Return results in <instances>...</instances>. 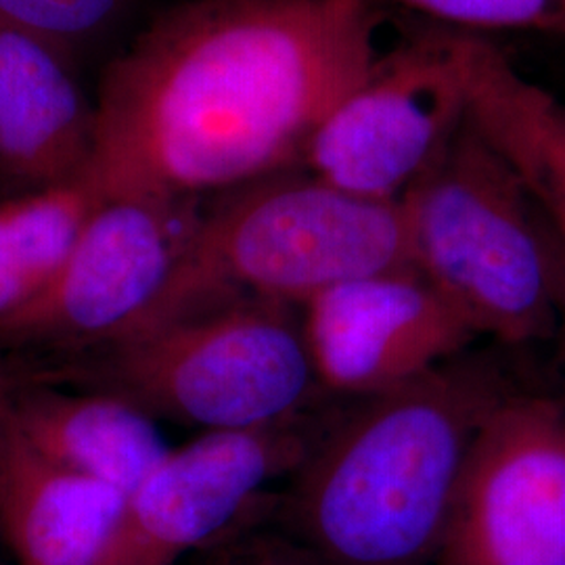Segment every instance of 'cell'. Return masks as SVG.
<instances>
[{
    "instance_id": "1",
    "label": "cell",
    "mask_w": 565,
    "mask_h": 565,
    "mask_svg": "<svg viewBox=\"0 0 565 565\" xmlns=\"http://www.w3.org/2000/svg\"><path fill=\"white\" fill-rule=\"evenodd\" d=\"M366 0H182L103 72L86 174L105 198L189 200L302 163L384 57Z\"/></svg>"
},
{
    "instance_id": "2",
    "label": "cell",
    "mask_w": 565,
    "mask_h": 565,
    "mask_svg": "<svg viewBox=\"0 0 565 565\" xmlns=\"http://www.w3.org/2000/svg\"><path fill=\"white\" fill-rule=\"evenodd\" d=\"M518 387L469 350L361 398L319 440L282 511L319 565H431L488 417Z\"/></svg>"
},
{
    "instance_id": "3",
    "label": "cell",
    "mask_w": 565,
    "mask_h": 565,
    "mask_svg": "<svg viewBox=\"0 0 565 565\" xmlns=\"http://www.w3.org/2000/svg\"><path fill=\"white\" fill-rule=\"evenodd\" d=\"M404 268L413 263L403 203L285 170L231 189L195 218L160 300L135 331L231 300L300 308L342 282Z\"/></svg>"
},
{
    "instance_id": "4",
    "label": "cell",
    "mask_w": 565,
    "mask_h": 565,
    "mask_svg": "<svg viewBox=\"0 0 565 565\" xmlns=\"http://www.w3.org/2000/svg\"><path fill=\"white\" fill-rule=\"evenodd\" d=\"M298 310L266 300L216 303L44 361L34 382L114 394L156 422L202 434L289 424L324 396Z\"/></svg>"
},
{
    "instance_id": "5",
    "label": "cell",
    "mask_w": 565,
    "mask_h": 565,
    "mask_svg": "<svg viewBox=\"0 0 565 565\" xmlns=\"http://www.w3.org/2000/svg\"><path fill=\"white\" fill-rule=\"evenodd\" d=\"M401 203L413 268L478 335L505 345L557 338L564 247L469 111Z\"/></svg>"
},
{
    "instance_id": "6",
    "label": "cell",
    "mask_w": 565,
    "mask_h": 565,
    "mask_svg": "<svg viewBox=\"0 0 565 565\" xmlns=\"http://www.w3.org/2000/svg\"><path fill=\"white\" fill-rule=\"evenodd\" d=\"M186 200L128 193L109 198L57 275L0 324V356H74L118 342L149 317L195 224Z\"/></svg>"
},
{
    "instance_id": "7",
    "label": "cell",
    "mask_w": 565,
    "mask_h": 565,
    "mask_svg": "<svg viewBox=\"0 0 565 565\" xmlns=\"http://www.w3.org/2000/svg\"><path fill=\"white\" fill-rule=\"evenodd\" d=\"M467 41L425 36L385 51L310 137L308 174L359 198L401 202L467 114Z\"/></svg>"
},
{
    "instance_id": "8",
    "label": "cell",
    "mask_w": 565,
    "mask_h": 565,
    "mask_svg": "<svg viewBox=\"0 0 565 565\" xmlns=\"http://www.w3.org/2000/svg\"><path fill=\"white\" fill-rule=\"evenodd\" d=\"M431 565H565V403L515 390L488 417Z\"/></svg>"
},
{
    "instance_id": "9",
    "label": "cell",
    "mask_w": 565,
    "mask_h": 565,
    "mask_svg": "<svg viewBox=\"0 0 565 565\" xmlns=\"http://www.w3.org/2000/svg\"><path fill=\"white\" fill-rule=\"evenodd\" d=\"M327 424L306 415L289 424L203 431L170 448L128 497L107 565H174L291 478Z\"/></svg>"
},
{
    "instance_id": "10",
    "label": "cell",
    "mask_w": 565,
    "mask_h": 565,
    "mask_svg": "<svg viewBox=\"0 0 565 565\" xmlns=\"http://www.w3.org/2000/svg\"><path fill=\"white\" fill-rule=\"evenodd\" d=\"M324 396L369 398L463 354L480 338L415 268L342 282L300 306Z\"/></svg>"
},
{
    "instance_id": "11",
    "label": "cell",
    "mask_w": 565,
    "mask_h": 565,
    "mask_svg": "<svg viewBox=\"0 0 565 565\" xmlns=\"http://www.w3.org/2000/svg\"><path fill=\"white\" fill-rule=\"evenodd\" d=\"M95 149V103L74 57L0 21V179L23 191L74 181Z\"/></svg>"
},
{
    "instance_id": "12",
    "label": "cell",
    "mask_w": 565,
    "mask_h": 565,
    "mask_svg": "<svg viewBox=\"0 0 565 565\" xmlns=\"http://www.w3.org/2000/svg\"><path fill=\"white\" fill-rule=\"evenodd\" d=\"M126 494L46 461L13 422L0 445V532L18 565H107Z\"/></svg>"
},
{
    "instance_id": "13",
    "label": "cell",
    "mask_w": 565,
    "mask_h": 565,
    "mask_svg": "<svg viewBox=\"0 0 565 565\" xmlns=\"http://www.w3.org/2000/svg\"><path fill=\"white\" fill-rule=\"evenodd\" d=\"M11 422L46 461L126 497L170 450L153 417L95 390L18 382Z\"/></svg>"
},
{
    "instance_id": "14",
    "label": "cell",
    "mask_w": 565,
    "mask_h": 565,
    "mask_svg": "<svg viewBox=\"0 0 565 565\" xmlns=\"http://www.w3.org/2000/svg\"><path fill=\"white\" fill-rule=\"evenodd\" d=\"M467 111L524 182L565 252V102L488 42L467 41Z\"/></svg>"
},
{
    "instance_id": "15",
    "label": "cell",
    "mask_w": 565,
    "mask_h": 565,
    "mask_svg": "<svg viewBox=\"0 0 565 565\" xmlns=\"http://www.w3.org/2000/svg\"><path fill=\"white\" fill-rule=\"evenodd\" d=\"M105 193L82 172L74 181L0 202V324L57 275Z\"/></svg>"
},
{
    "instance_id": "16",
    "label": "cell",
    "mask_w": 565,
    "mask_h": 565,
    "mask_svg": "<svg viewBox=\"0 0 565 565\" xmlns=\"http://www.w3.org/2000/svg\"><path fill=\"white\" fill-rule=\"evenodd\" d=\"M128 0H0V21L32 32L74 57L76 49L107 34Z\"/></svg>"
},
{
    "instance_id": "17",
    "label": "cell",
    "mask_w": 565,
    "mask_h": 565,
    "mask_svg": "<svg viewBox=\"0 0 565 565\" xmlns=\"http://www.w3.org/2000/svg\"><path fill=\"white\" fill-rule=\"evenodd\" d=\"M401 4L431 20L469 30L565 34V0H366Z\"/></svg>"
},
{
    "instance_id": "18",
    "label": "cell",
    "mask_w": 565,
    "mask_h": 565,
    "mask_svg": "<svg viewBox=\"0 0 565 565\" xmlns=\"http://www.w3.org/2000/svg\"><path fill=\"white\" fill-rule=\"evenodd\" d=\"M212 565H319L317 559L294 539L264 536L239 546Z\"/></svg>"
},
{
    "instance_id": "19",
    "label": "cell",
    "mask_w": 565,
    "mask_h": 565,
    "mask_svg": "<svg viewBox=\"0 0 565 565\" xmlns=\"http://www.w3.org/2000/svg\"><path fill=\"white\" fill-rule=\"evenodd\" d=\"M15 375L7 359L0 356V445L4 438V431L11 422V404H13V392H15Z\"/></svg>"
},
{
    "instance_id": "20",
    "label": "cell",
    "mask_w": 565,
    "mask_h": 565,
    "mask_svg": "<svg viewBox=\"0 0 565 565\" xmlns=\"http://www.w3.org/2000/svg\"><path fill=\"white\" fill-rule=\"evenodd\" d=\"M557 338H559V350H562V363H564V375H565V308L564 315H562V323L557 329Z\"/></svg>"
}]
</instances>
